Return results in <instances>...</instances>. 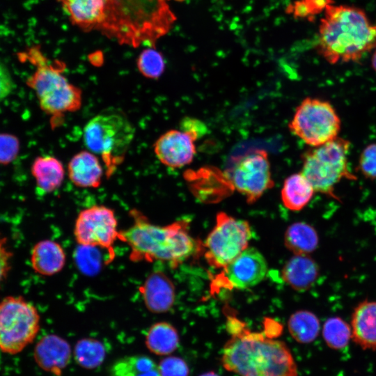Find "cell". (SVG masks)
<instances>
[{
	"instance_id": "obj_5",
	"label": "cell",
	"mask_w": 376,
	"mask_h": 376,
	"mask_svg": "<svg viewBox=\"0 0 376 376\" xmlns=\"http://www.w3.org/2000/svg\"><path fill=\"white\" fill-rule=\"evenodd\" d=\"M20 55L36 66L26 84L35 91L44 112L56 117L80 109L81 90L62 73L63 64L51 63L37 46L31 47Z\"/></svg>"
},
{
	"instance_id": "obj_15",
	"label": "cell",
	"mask_w": 376,
	"mask_h": 376,
	"mask_svg": "<svg viewBox=\"0 0 376 376\" xmlns=\"http://www.w3.org/2000/svg\"><path fill=\"white\" fill-rule=\"evenodd\" d=\"M143 302L152 313L169 311L174 304L175 287L171 280L163 272L150 273L139 288Z\"/></svg>"
},
{
	"instance_id": "obj_32",
	"label": "cell",
	"mask_w": 376,
	"mask_h": 376,
	"mask_svg": "<svg viewBox=\"0 0 376 376\" xmlns=\"http://www.w3.org/2000/svg\"><path fill=\"white\" fill-rule=\"evenodd\" d=\"M358 167L366 178L376 179V143L363 149L359 157Z\"/></svg>"
},
{
	"instance_id": "obj_14",
	"label": "cell",
	"mask_w": 376,
	"mask_h": 376,
	"mask_svg": "<svg viewBox=\"0 0 376 376\" xmlns=\"http://www.w3.org/2000/svg\"><path fill=\"white\" fill-rule=\"evenodd\" d=\"M196 139L182 130H171L155 142L154 152L166 166L178 169L190 164L196 154Z\"/></svg>"
},
{
	"instance_id": "obj_22",
	"label": "cell",
	"mask_w": 376,
	"mask_h": 376,
	"mask_svg": "<svg viewBox=\"0 0 376 376\" xmlns=\"http://www.w3.org/2000/svg\"><path fill=\"white\" fill-rule=\"evenodd\" d=\"M318 274L315 262L307 255H295L282 269L283 280L297 291L308 290Z\"/></svg>"
},
{
	"instance_id": "obj_18",
	"label": "cell",
	"mask_w": 376,
	"mask_h": 376,
	"mask_svg": "<svg viewBox=\"0 0 376 376\" xmlns=\"http://www.w3.org/2000/svg\"><path fill=\"white\" fill-rule=\"evenodd\" d=\"M68 175L76 186L97 188L102 181L104 169L95 154L83 150L75 155L68 164Z\"/></svg>"
},
{
	"instance_id": "obj_16",
	"label": "cell",
	"mask_w": 376,
	"mask_h": 376,
	"mask_svg": "<svg viewBox=\"0 0 376 376\" xmlns=\"http://www.w3.org/2000/svg\"><path fill=\"white\" fill-rule=\"evenodd\" d=\"M70 22L85 32L100 31L106 19V0H58Z\"/></svg>"
},
{
	"instance_id": "obj_1",
	"label": "cell",
	"mask_w": 376,
	"mask_h": 376,
	"mask_svg": "<svg viewBox=\"0 0 376 376\" xmlns=\"http://www.w3.org/2000/svg\"><path fill=\"white\" fill-rule=\"evenodd\" d=\"M231 337L224 346L221 362L239 376H297L294 357L283 341L252 332L235 316L227 320Z\"/></svg>"
},
{
	"instance_id": "obj_2",
	"label": "cell",
	"mask_w": 376,
	"mask_h": 376,
	"mask_svg": "<svg viewBox=\"0 0 376 376\" xmlns=\"http://www.w3.org/2000/svg\"><path fill=\"white\" fill-rule=\"evenodd\" d=\"M376 47V23L361 8L329 5L318 29L316 49L329 63L359 61Z\"/></svg>"
},
{
	"instance_id": "obj_34",
	"label": "cell",
	"mask_w": 376,
	"mask_h": 376,
	"mask_svg": "<svg viewBox=\"0 0 376 376\" xmlns=\"http://www.w3.org/2000/svg\"><path fill=\"white\" fill-rule=\"evenodd\" d=\"M180 128V130L188 133L196 140L207 132V127L202 121L190 117L182 119Z\"/></svg>"
},
{
	"instance_id": "obj_6",
	"label": "cell",
	"mask_w": 376,
	"mask_h": 376,
	"mask_svg": "<svg viewBox=\"0 0 376 376\" xmlns=\"http://www.w3.org/2000/svg\"><path fill=\"white\" fill-rule=\"evenodd\" d=\"M135 128L123 111L105 109L92 118L84 128L88 150L102 158L107 176L123 162L134 139Z\"/></svg>"
},
{
	"instance_id": "obj_36",
	"label": "cell",
	"mask_w": 376,
	"mask_h": 376,
	"mask_svg": "<svg viewBox=\"0 0 376 376\" xmlns=\"http://www.w3.org/2000/svg\"><path fill=\"white\" fill-rule=\"evenodd\" d=\"M14 88V81L7 66L0 59V102L8 97Z\"/></svg>"
},
{
	"instance_id": "obj_23",
	"label": "cell",
	"mask_w": 376,
	"mask_h": 376,
	"mask_svg": "<svg viewBox=\"0 0 376 376\" xmlns=\"http://www.w3.org/2000/svg\"><path fill=\"white\" fill-rule=\"evenodd\" d=\"M315 190L306 177L300 172L286 178L281 195L283 205L290 210L304 208L311 199Z\"/></svg>"
},
{
	"instance_id": "obj_10",
	"label": "cell",
	"mask_w": 376,
	"mask_h": 376,
	"mask_svg": "<svg viewBox=\"0 0 376 376\" xmlns=\"http://www.w3.org/2000/svg\"><path fill=\"white\" fill-rule=\"evenodd\" d=\"M251 236L247 221L219 212L204 244L207 262L216 268L226 267L248 247Z\"/></svg>"
},
{
	"instance_id": "obj_3",
	"label": "cell",
	"mask_w": 376,
	"mask_h": 376,
	"mask_svg": "<svg viewBox=\"0 0 376 376\" xmlns=\"http://www.w3.org/2000/svg\"><path fill=\"white\" fill-rule=\"evenodd\" d=\"M106 1V19L100 32L120 45L155 48L175 21L170 0Z\"/></svg>"
},
{
	"instance_id": "obj_39",
	"label": "cell",
	"mask_w": 376,
	"mask_h": 376,
	"mask_svg": "<svg viewBox=\"0 0 376 376\" xmlns=\"http://www.w3.org/2000/svg\"><path fill=\"white\" fill-rule=\"evenodd\" d=\"M371 65L375 72H376V47L373 49V55L371 57Z\"/></svg>"
},
{
	"instance_id": "obj_31",
	"label": "cell",
	"mask_w": 376,
	"mask_h": 376,
	"mask_svg": "<svg viewBox=\"0 0 376 376\" xmlns=\"http://www.w3.org/2000/svg\"><path fill=\"white\" fill-rule=\"evenodd\" d=\"M19 150L18 139L10 134H0V164H8L17 156Z\"/></svg>"
},
{
	"instance_id": "obj_30",
	"label": "cell",
	"mask_w": 376,
	"mask_h": 376,
	"mask_svg": "<svg viewBox=\"0 0 376 376\" xmlns=\"http://www.w3.org/2000/svg\"><path fill=\"white\" fill-rule=\"evenodd\" d=\"M136 65L143 77L155 79L163 74L165 61L162 54L155 47H148L143 49L139 55Z\"/></svg>"
},
{
	"instance_id": "obj_40",
	"label": "cell",
	"mask_w": 376,
	"mask_h": 376,
	"mask_svg": "<svg viewBox=\"0 0 376 376\" xmlns=\"http://www.w3.org/2000/svg\"><path fill=\"white\" fill-rule=\"evenodd\" d=\"M199 376H219L214 372H207L200 375Z\"/></svg>"
},
{
	"instance_id": "obj_21",
	"label": "cell",
	"mask_w": 376,
	"mask_h": 376,
	"mask_svg": "<svg viewBox=\"0 0 376 376\" xmlns=\"http://www.w3.org/2000/svg\"><path fill=\"white\" fill-rule=\"evenodd\" d=\"M31 171L36 180L37 191L40 194H49L59 188L65 177L61 162L49 155L36 157Z\"/></svg>"
},
{
	"instance_id": "obj_38",
	"label": "cell",
	"mask_w": 376,
	"mask_h": 376,
	"mask_svg": "<svg viewBox=\"0 0 376 376\" xmlns=\"http://www.w3.org/2000/svg\"><path fill=\"white\" fill-rule=\"evenodd\" d=\"M293 13L297 17H307L312 15L310 8L304 0H299L295 3Z\"/></svg>"
},
{
	"instance_id": "obj_26",
	"label": "cell",
	"mask_w": 376,
	"mask_h": 376,
	"mask_svg": "<svg viewBox=\"0 0 376 376\" xmlns=\"http://www.w3.org/2000/svg\"><path fill=\"white\" fill-rule=\"evenodd\" d=\"M286 247L295 255H307L318 246V237L315 230L304 222L291 224L285 233Z\"/></svg>"
},
{
	"instance_id": "obj_20",
	"label": "cell",
	"mask_w": 376,
	"mask_h": 376,
	"mask_svg": "<svg viewBox=\"0 0 376 376\" xmlns=\"http://www.w3.org/2000/svg\"><path fill=\"white\" fill-rule=\"evenodd\" d=\"M66 255L61 245L51 240L38 242L32 249L31 263L33 270L44 276H52L65 266Z\"/></svg>"
},
{
	"instance_id": "obj_11",
	"label": "cell",
	"mask_w": 376,
	"mask_h": 376,
	"mask_svg": "<svg viewBox=\"0 0 376 376\" xmlns=\"http://www.w3.org/2000/svg\"><path fill=\"white\" fill-rule=\"evenodd\" d=\"M74 235L79 246L105 249L112 260L114 257L113 246L119 236L114 211L102 205L82 210L75 221Z\"/></svg>"
},
{
	"instance_id": "obj_25",
	"label": "cell",
	"mask_w": 376,
	"mask_h": 376,
	"mask_svg": "<svg viewBox=\"0 0 376 376\" xmlns=\"http://www.w3.org/2000/svg\"><path fill=\"white\" fill-rule=\"evenodd\" d=\"M109 376H161L159 366L148 356L137 354L115 361L109 368Z\"/></svg>"
},
{
	"instance_id": "obj_33",
	"label": "cell",
	"mask_w": 376,
	"mask_h": 376,
	"mask_svg": "<svg viewBox=\"0 0 376 376\" xmlns=\"http://www.w3.org/2000/svg\"><path fill=\"white\" fill-rule=\"evenodd\" d=\"M158 366L161 376H188L189 373L187 363L178 357H166Z\"/></svg>"
},
{
	"instance_id": "obj_27",
	"label": "cell",
	"mask_w": 376,
	"mask_h": 376,
	"mask_svg": "<svg viewBox=\"0 0 376 376\" xmlns=\"http://www.w3.org/2000/svg\"><path fill=\"white\" fill-rule=\"evenodd\" d=\"M288 331L291 336L298 343H309L319 334L320 325L317 316L307 311L294 313L288 322Z\"/></svg>"
},
{
	"instance_id": "obj_8",
	"label": "cell",
	"mask_w": 376,
	"mask_h": 376,
	"mask_svg": "<svg viewBox=\"0 0 376 376\" xmlns=\"http://www.w3.org/2000/svg\"><path fill=\"white\" fill-rule=\"evenodd\" d=\"M40 329L36 308L22 297L9 296L0 301V350L16 354L31 344Z\"/></svg>"
},
{
	"instance_id": "obj_4",
	"label": "cell",
	"mask_w": 376,
	"mask_h": 376,
	"mask_svg": "<svg viewBox=\"0 0 376 376\" xmlns=\"http://www.w3.org/2000/svg\"><path fill=\"white\" fill-rule=\"evenodd\" d=\"M133 223L119 231L118 240L130 248L133 262H166L176 267L197 250V242L189 233V222L180 220L156 225L139 211H132Z\"/></svg>"
},
{
	"instance_id": "obj_35",
	"label": "cell",
	"mask_w": 376,
	"mask_h": 376,
	"mask_svg": "<svg viewBox=\"0 0 376 376\" xmlns=\"http://www.w3.org/2000/svg\"><path fill=\"white\" fill-rule=\"evenodd\" d=\"M6 238L0 233V286L11 268L12 253L6 247Z\"/></svg>"
},
{
	"instance_id": "obj_12",
	"label": "cell",
	"mask_w": 376,
	"mask_h": 376,
	"mask_svg": "<svg viewBox=\"0 0 376 376\" xmlns=\"http://www.w3.org/2000/svg\"><path fill=\"white\" fill-rule=\"evenodd\" d=\"M231 183L249 203H253L272 188L274 182L267 152L256 150L238 158L232 168Z\"/></svg>"
},
{
	"instance_id": "obj_37",
	"label": "cell",
	"mask_w": 376,
	"mask_h": 376,
	"mask_svg": "<svg viewBox=\"0 0 376 376\" xmlns=\"http://www.w3.org/2000/svg\"><path fill=\"white\" fill-rule=\"evenodd\" d=\"M310 8L312 15L324 11L326 8L334 3L332 0H304Z\"/></svg>"
},
{
	"instance_id": "obj_29",
	"label": "cell",
	"mask_w": 376,
	"mask_h": 376,
	"mask_svg": "<svg viewBox=\"0 0 376 376\" xmlns=\"http://www.w3.org/2000/svg\"><path fill=\"white\" fill-rule=\"evenodd\" d=\"M75 357L82 367L93 368L102 362L104 358V349L102 344L97 340L82 339L76 344Z\"/></svg>"
},
{
	"instance_id": "obj_19",
	"label": "cell",
	"mask_w": 376,
	"mask_h": 376,
	"mask_svg": "<svg viewBox=\"0 0 376 376\" xmlns=\"http://www.w3.org/2000/svg\"><path fill=\"white\" fill-rule=\"evenodd\" d=\"M352 338L363 349L376 351V301H365L354 311Z\"/></svg>"
},
{
	"instance_id": "obj_9",
	"label": "cell",
	"mask_w": 376,
	"mask_h": 376,
	"mask_svg": "<svg viewBox=\"0 0 376 376\" xmlns=\"http://www.w3.org/2000/svg\"><path fill=\"white\" fill-rule=\"evenodd\" d=\"M340 119L327 101L306 97L288 124L290 132L306 144L318 147L338 137Z\"/></svg>"
},
{
	"instance_id": "obj_28",
	"label": "cell",
	"mask_w": 376,
	"mask_h": 376,
	"mask_svg": "<svg viewBox=\"0 0 376 376\" xmlns=\"http://www.w3.org/2000/svg\"><path fill=\"white\" fill-rule=\"evenodd\" d=\"M327 345L336 350L345 347L352 338V329L343 320L333 317L327 320L322 328Z\"/></svg>"
},
{
	"instance_id": "obj_17",
	"label": "cell",
	"mask_w": 376,
	"mask_h": 376,
	"mask_svg": "<svg viewBox=\"0 0 376 376\" xmlns=\"http://www.w3.org/2000/svg\"><path fill=\"white\" fill-rule=\"evenodd\" d=\"M70 357V347L66 340L55 335L44 336L37 343L34 358L43 370L58 375Z\"/></svg>"
},
{
	"instance_id": "obj_7",
	"label": "cell",
	"mask_w": 376,
	"mask_h": 376,
	"mask_svg": "<svg viewBox=\"0 0 376 376\" xmlns=\"http://www.w3.org/2000/svg\"><path fill=\"white\" fill-rule=\"evenodd\" d=\"M350 148L349 141L338 136L304 154L301 173L315 191L336 198L334 193V186L343 178H357L348 166Z\"/></svg>"
},
{
	"instance_id": "obj_13",
	"label": "cell",
	"mask_w": 376,
	"mask_h": 376,
	"mask_svg": "<svg viewBox=\"0 0 376 376\" xmlns=\"http://www.w3.org/2000/svg\"><path fill=\"white\" fill-rule=\"evenodd\" d=\"M267 262L262 253L253 247H247L224 267L221 279L229 288L240 290L253 287L265 278Z\"/></svg>"
},
{
	"instance_id": "obj_24",
	"label": "cell",
	"mask_w": 376,
	"mask_h": 376,
	"mask_svg": "<svg viewBox=\"0 0 376 376\" xmlns=\"http://www.w3.org/2000/svg\"><path fill=\"white\" fill-rule=\"evenodd\" d=\"M146 345L155 354L168 355L178 347V333L169 322H156L149 328L146 335Z\"/></svg>"
}]
</instances>
